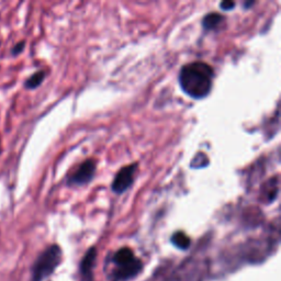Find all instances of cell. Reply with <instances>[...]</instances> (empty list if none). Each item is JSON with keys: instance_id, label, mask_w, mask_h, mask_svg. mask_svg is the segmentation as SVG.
Instances as JSON below:
<instances>
[{"instance_id": "obj_1", "label": "cell", "mask_w": 281, "mask_h": 281, "mask_svg": "<svg viewBox=\"0 0 281 281\" xmlns=\"http://www.w3.org/2000/svg\"><path fill=\"white\" fill-rule=\"evenodd\" d=\"M213 68L205 62H192L182 67L178 81L183 91L193 99L206 98L213 85Z\"/></svg>"}, {"instance_id": "obj_2", "label": "cell", "mask_w": 281, "mask_h": 281, "mask_svg": "<svg viewBox=\"0 0 281 281\" xmlns=\"http://www.w3.org/2000/svg\"><path fill=\"white\" fill-rule=\"evenodd\" d=\"M62 263V249L58 245L53 244L43 251L32 266L31 281H43L50 277Z\"/></svg>"}, {"instance_id": "obj_3", "label": "cell", "mask_w": 281, "mask_h": 281, "mask_svg": "<svg viewBox=\"0 0 281 281\" xmlns=\"http://www.w3.org/2000/svg\"><path fill=\"white\" fill-rule=\"evenodd\" d=\"M136 170H137L136 163L130 164V165L121 168L119 170V173L115 175V178L112 183V190L118 194L126 192L134 182Z\"/></svg>"}, {"instance_id": "obj_4", "label": "cell", "mask_w": 281, "mask_h": 281, "mask_svg": "<svg viewBox=\"0 0 281 281\" xmlns=\"http://www.w3.org/2000/svg\"><path fill=\"white\" fill-rule=\"evenodd\" d=\"M96 174V162L93 159L85 160L75 173L69 177L68 185L84 186L89 184Z\"/></svg>"}, {"instance_id": "obj_5", "label": "cell", "mask_w": 281, "mask_h": 281, "mask_svg": "<svg viewBox=\"0 0 281 281\" xmlns=\"http://www.w3.org/2000/svg\"><path fill=\"white\" fill-rule=\"evenodd\" d=\"M97 258V251L95 247H91L86 253L81 264V272L86 281H92V270Z\"/></svg>"}, {"instance_id": "obj_6", "label": "cell", "mask_w": 281, "mask_h": 281, "mask_svg": "<svg viewBox=\"0 0 281 281\" xmlns=\"http://www.w3.org/2000/svg\"><path fill=\"white\" fill-rule=\"evenodd\" d=\"M142 269V263L138 260L137 258L130 265H127V266L123 267H118L116 271L114 272V281H119V280H127L129 278H132L136 276L138 272Z\"/></svg>"}, {"instance_id": "obj_7", "label": "cell", "mask_w": 281, "mask_h": 281, "mask_svg": "<svg viewBox=\"0 0 281 281\" xmlns=\"http://www.w3.org/2000/svg\"><path fill=\"white\" fill-rule=\"evenodd\" d=\"M278 177L271 178L267 183H265L260 190V199L265 204H270L275 201L278 196Z\"/></svg>"}, {"instance_id": "obj_8", "label": "cell", "mask_w": 281, "mask_h": 281, "mask_svg": "<svg viewBox=\"0 0 281 281\" xmlns=\"http://www.w3.org/2000/svg\"><path fill=\"white\" fill-rule=\"evenodd\" d=\"M135 259L136 257L133 251L129 247H123L119 249V251L114 254V257H113V262L118 267L127 266V265L132 264Z\"/></svg>"}, {"instance_id": "obj_9", "label": "cell", "mask_w": 281, "mask_h": 281, "mask_svg": "<svg viewBox=\"0 0 281 281\" xmlns=\"http://www.w3.org/2000/svg\"><path fill=\"white\" fill-rule=\"evenodd\" d=\"M224 21V17L217 12L208 13L202 20V27L207 31H212L217 29L221 26V23Z\"/></svg>"}, {"instance_id": "obj_10", "label": "cell", "mask_w": 281, "mask_h": 281, "mask_svg": "<svg viewBox=\"0 0 281 281\" xmlns=\"http://www.w3.org/2000/svg\"><path fill=\"white\" fill-rule=\"evenodd\" d=\"M171 243H173L174 246H176L177 248L182 249V251H186V249H188L190 247L191 239L187 234L179 231L173 234V236H171Z\"/></svg>"}, {"instance_id": "obj_11", "label": "cell", "mask_w": 281, "mask_h": 281, "mask_svg": "<svg viewBox=\"0 0 281 281\" xmlns=\"http://www.w3.org/2000/svg\"><path fill=\"white\" fill-rule=\"evenodd\" d=\"M46 73L44 70H37L33 75H31L25 82V88L27 89H35L38 86H41L45 79Z\"/></svg>"}, {"instance_id": "obj_12", "label": "cell", "mask_w": 281, "mask_h": 281, "mask_svg": "<svg viewBox=\"0 0 281 281\" xmlns=\"http://www.w3.org/2000/svg\"><path fill=\"white\" fill-rule=\"evenodd\" d=\"M25 49H26V42L21 41V42L15 44L11 49V54L13 56H17V55H19V54H21Z\"/></svg>"}, {"instance_id": "obj_13", "label": "cell", "mask_w": 281, "mask_h": 281, "mask_svg": "<svg viewBox=\"0 0 281 281\" xmlns=\"http://www.w3.org/2000/svg\"><path fill=\"white\" fill-rule=\"evenodd\" d=\"M221 9L223 10H232L234 7H235V3L234 2H231V0H225V2H222L221 5Z\"/></svg>"}, {"instance_id": "obj_14", "label": "cell", "mask_w": 281, "mask_h": 281, "mask_svg": "<svg viewBox=\"0 0 281 281\" xmlns=\"http://www.w3.org/2000/svg\"><path fill=\"white\" fill-rule=\"evenodd\" d=\"M254 4H255L254 2H249V3H245V4H244V7H245V8H248V7H251V6H253Z\"/></svg>"}, {"instance_id": "obj_15", "label": "cell", "mask_w": 281, "mask_h": 281, "mask_svg": "<svg viewBox=\"0 0 281 281\" xmlns=\"http://www.w3.org/2000/svg\"><path fill=\"white\" fill-rule=\"evenodd\" d=\"M0 145H2V142H0Z\"/></svg>"}]
</instances>
